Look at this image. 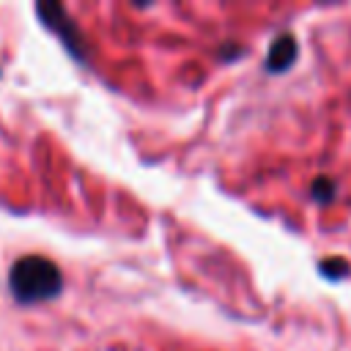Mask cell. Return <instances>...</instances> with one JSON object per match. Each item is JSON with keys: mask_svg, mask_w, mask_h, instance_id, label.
I'll use <instances>...</instances> for the list:
<instances>
[{"mask_svg": "<svg viewBox=\"0 0 351 351\" xmlns=\"http://www.w3.org/2000/svg\"><path fill=\"white\" fill-rule=\"evenodd\" d=\"M8 291L22 307L52 302L63 293V271L47 255H22L8 271Z\"/></svg>", "mask_w": 351, "mask_h": 351, "instance_id": "cell-1", "label": "cell"}, {"mask_svg": "<svg viewBox=\"0 0 351 351\" xmlns=\"http://www.w3.org/2000/svg\"><path fill=\"white\" fill-rule=\"evenodd\" d=\"M299 58V44H296V36L293 33H280L274 36V41L269 44V52H266V63L263 69L269 74H285Z\"/></svg>", "mask_w": 351, "mask_h": 351, "instance_id": "cell-3", "label": "cell"}, {"mask_svg": "<svg viewBox=\"0 0 351 351\" xmlns=\"http://www.w3.org/2000/svg\"><path fill=\"white\" fill-rule=\"evenodd\" d=\"M310 195L318 200V203H329L337 197V181L329 178V176H318L313 184H310Z\"/></svg>", "mask_w": 351, "mask_h": 351, "instance_id": "cell-5", "label": "cell"}, {"mask_svg": "<svg viewBox=\"0 0 351 351\" xmlns=\"http://www.w3.org/2000/svg\"><path fill=\"white\" fill-rule=\"evenodd\" d=\"M318 271H321V277H329L332 282H337V280L351 274V263L343 261V258H324L318 263Z\"/></svg>", "mask_w": 351, "mask_h": 351, "instance_id": "cell-4", "label": "cell"}, {"mask_svg": "<svg viewBox=\"0 0 351 351\" xmlns=\"http://www.w3.org/2000/svg\"><path fill=\"white\" fill-rule=\"evenodd\" d=\"M36 16H38V22L49 30V33H55L58 36V41L63 44V49L77 60V63H88V58H90V47H88V38H85V33L80 30V25L71 19V14L66 11V5L63 3H55V0H41V3H36Z\"/></svg>", "mask_w": 351, "mask_h": 351, "instance_id": "cell-2", "label": "cell"}, {"mask_svg": "<svg viewBox=\"0 0 351 351\" xmlns=\"http://www.w3.org/2000/svg\"><path fill=\"white\" fill-rule=\"evenodd\" d=\"M0 74H3V71H0Z\"/></svg>", "mask_w": 351, "mask_h": 351, "instance_id": "cell-6", "label": "cell"}]
</instances>
